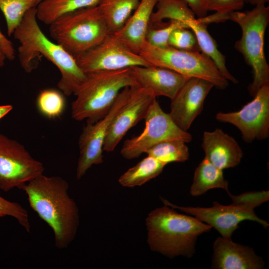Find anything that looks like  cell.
<instances>
[{"instance_id":"14","label":"cell","mask_w":269,"mask_h":269,"mask_svg":"<svg viewBox=\"0 0 269 269\" xmlns=\"http://www.w3.org/2000/svg\"><path fill=\"white\" fill-rule=\"evenodd\" d=\"M156 97L149 90L133 86L126 103L115 116L110 126L103 151H113L128 131L144 120L148 109Z\"/></svg>"},{"instance_id":"34","label":"cell","mask_w":269,"mask_h":269,"mask_svg":"<svg viewBox=\"0 0 269 269\" xmlns=\"http://www.w3.org/2000/svg\"><path fill=\"white\" fill-rule=\"evenodd\" d=\"M13 108L11 105L0 106V120L8 114Z\"/></svg>"},{"instance_id":"32","label":"cell","mask_w":269,"mask_h":269,"mask_svg":"<svg viewBox=\"0 0 269 269\" xmlns=\"http://www.w3.org/2000/svg\"><path fill=\"white\" fill-rule=\"evenodd\" d=\"M198 18L207 15L209 0H184Z\"/></svg>"},{"instance_id":"23","label":"cell","mask_w":269,"mask_h":269,"mask_svg":"<svg viewBox=\"0 0 269 269\" xmlns=\"http://www.w3.org/2000/svg\"><path fill=\"white\" fill-rule=\"evenodd\" d=\"M166 164L148 155L136 165L129 168L119 178L123 186H140L158 176Z\"/></svg>"},{"instance_id":"6","label":"cell","mask_w":269,"mask_h":269,"mask_svg":"<svg viewBox=\"0 0 269 269\" xmlns=\"http://www.w3.org/2000/svg\"><path fill=\"white\" fill-rule=\"evenodd\" d=\"M228 19L237 23L241 28L242 36L236 42L235 48L252 68L253 80L248 91L254 97L262 86L269 85V65L264 52L269 7L262 4L245 12L236 11L229 14Z\"/></svg>"},{"instance_id":"21","label":"cell","mask_w":269,"mask_h":269,"mask_svg":"<svg viewBox=\"0 0 269 269\" xmlns=\"http://www.w3.org/2000/svg\"><path fill=\"white\" fill-rule=\"evenodd\" d=\"M100 0H41L36 6L37 19L50 25L59 17L76 10L98 5Z\"/></svg>"},{"instance_id":"7","label":"cell","mask_w":269,"mask_h":269,"mask_svg":"<svg viewBox=\"0 0 269 269\" xmlns=\"http://www.w3.org/2000/svg\"><path fill=\"white\" fill-rule=\"evenodd\" d=\"M139 54L149 65L170 69L188 78L206 80L218 89H225L229 85L211 59L201 51L169 46L158 48L146 42Z\"/></svg>"},{"instance_id":"22","label":"cell","mask_w":269,"mask_h":269,"mask_svg":"<svg viewBox=\"0 0 269 269\" xmlns=\"http://www.w3.org/2000/svg\"><path fill=\"white\" fill-rule=\"evenodd\" d=\"M140 0H100L98 4L112 34L125 24Z\"/></svg>"},{"instance_id":"28","label":"cell","mask_w":269,"mask_h":269,"mask_svg":"<svg viewBox=\"0 0 269 269\" xmlns=\"http://www.w3.org/2000/svg\"><path fill=\"white\" fill-rule=\"evenodd\" d=\"M179 28H188V26L183 22L174 20H169L166 25L158 28L149 25L146 34V42L156 47H166L169 46L168 42L171 34Z\"/></svg>"},{"instance_id":"1","label":"cell","mask_w":269,"mask_h":269,"mask_svg":"<svg viewBox=\"0 0 269 269\" xmlns=\"http://www.w3.org/2000/svg\"><path fill=\"white\" fill-rule=\"evenodd\" d=\"M36 13V7L29 10L13 33L19 43L20 64L26 72L31 73L37 67L40 58L44 57L60 71L58 88L66 96L74 95L86 79V73L74 57L45 35L38 23Z\"/></svg>"},{"instance_id":"17","label":"cell","mask_w":269,"mask_h":269,"mask_svg":"<svg viewBox=\"0 0 269 269\" xmlns=\"http://www.w3.org/2000/svg\"><path fill=\"white\" fill-rule=\"evenodd\" d=\"M201 146L205 158L223 170L237 166L243 156L242 149L236 139L220 129L205 131Z\"/></svg>"},{"instance_id":"10","label":"cell","mask_w":269,"mask_h":269,"mask_svg":"<svg viewBox=\"0 0 269 269\" xmlns=\"http://www.w3.org/2000/svg\"><path fill=\"white\" fill-rule=\"evenodd\" d=\"M44 167L17 141L0 134V189L22 186L43 174Z\"/></svg>"},{"instance_id":"26","label":"cell","mask_w":269,"mask_h":269,"mask_svg":"<svg viewBox=\"0 0 269 269\" xmlns=\"http://www.w3.org/2000/svg\"><path fill=\"white\" fill-rule=\"evenodd\" d=\"M38 3V0H0V9L5 18L8 36L13 34L25 14Z\"/></svg>"},{"instance_id":"16","label":"cell","mask_w":269,"mask_h":269,"mask_svg":"<svg viewBox=\"0 0 269 269\" xmlns=\"http://www.w3.org/2000/svg\"><path fill=\"white\" fill-rule=\"evenodd\" d=\"M211 268L215 269H261L263 259L253 248L233 242L231 237H219L213 244Z\"/></svg>"},{"instance_id":"19","label":"cell","mask_w":269,"mask_h":269,"mask_svg":"<svg viewBox=\"0 0 269 269\" xmlns=\"http://www.w3.org/2000/svg\"><path fill=\"white\" fill-rule=\"evenodd\" d=\"M158 0H140L124 26L114 36L131 51L139 54L146 43V34Z\"/></svg>"},{"instance_id":"8","label":"cell","mask_w":269,"mask_h":269,"mask_svg":"<svg viewBox=\"0 0 269 269\" xmlns=\"http://www.w3.org/2000/svg\"><path fill=\"white\" fill-rule=\"evenodd\" d=\"M233 203L223 205L215 201L211 207H181L171 203L162 198L164 204L177 209L186 214L193 215L200 221L214 228L223 237H231L238 228L239 224L245 220L257 222L264 227L269 223L259 218L254 209L259 205L244 193L239 195L229 194Z\"/></svg>"},{"instance_id":"18","label":"cell","mask_w":269,"mask_h":269,"mask_svg":"<svg viewBox=\"0 0 269 269\" xmlns=\"http://www.w3.org/2000/svg\"><path fill=\"white\" fill-rule=\"evenodd\" d=\"M137 85L170 100L188 78L170 69L149 65L130 68Z\"/></svg>"},{"instance_id":"2","label":"cell","mask_w":269,"mask_h":269,"mask_svg":"<svg viewBox=\"0 0 269 269\" xmlns=\"http://www.w3.org/2000/svg\"><path fill=\"white\" fill-rule=\"evenodd\" d=\"M68 189L63 178L43 174L21 188L31 208L52 229L59 249L67 248L74 240L79 224L78 208Z\"/></svg>"},{"instance_id":"12","label":"cell","mask_w":269,"mask_h":269,"mask_svg":"<svg viewBox=\"0 0 269 269\" xmlns=\"http://www.w3.org/2000/svg\"><path fill=\"white\" fill-rule=\"evenodd\" d=\"M254 97L240 110L219 112L215 117L220 122L236 127L247 143L265 139L269 136V85L262 86Z\"/></svg>"},{"instance_id":"11","label":"cell","mask_w":269,"mask_h":269,"mask_svg":"<svg viewBox=\"0 0 269 269\" xmlns=\"http://www.w3.org/2000/svg\"><path fill=\"white\" fill-rule=\"evenodd\" d=\"M133 87V86H132ZM132 87L124 88L119 93L110 111L95 122L87 121L79 136V157L76 178L80 179L92 165L103 162V145L113 119L128 101Z\"/></svg>"},{"instance_id":"29","label":"cell","mask_w":269,"mask_h":269,"mask_svg":"<svg viewBox=\"0 0 269 269\" xmlns=\"http://www.w3.org/2000/svg\"><path fill=\"white\" fill-rule=\"evenodd\" d=\"M169 46L181 50L201 51L193 32L188 28L174 30L168 39Z\"/></svg>"},{"instance_id":"3","label":"cell","mask_w":269,"mask_h":269,"mask_svg":"<svg viewBox=\"0 0 269 269\" xmlns=\"http://www.w3.org/2000/svg\"><path fill=\"white\" fill-rule=\"evenodd\" d=\"M146 225L150 249L170 258H191L198 237L212 228L195 217L178 213L165 205L148 214Z\"/></svg>"},{"instance_id":"15","label":"cell","mask_w":269,"mask_h":269,"mask_svg":"<svg viewBox=\"0 0 269 269\" xmlns=\"http://www.w3.org/2000/svg\"><path fill=\"white\" fill-rule=\"evenodd\" d=\"M214 85L206 80L188 78L171 99L169 113L181 129L187 131L203 109L205 99Z\"/></svg>"},{"instance_id":"20","label":"cell","mask_w":269,"mask_h":269,"mask_svg":"<svg viewBox=\"0 0 269 269\" xmlns=\"http://www.w3.org/2000/svg\"><path fill=\"white\" fill-rule=\"evenodd\" d=\"M228 184V181L224 178L223 170L204 157L195 170L190 193L193 196H198L210 189L221 188L229 194Z\"/></svg>"},{"instance_id":"33","label":"cell","mask_w":269,"mask_h":269,"mask_svg":"<svg viewBox=\"0 0 269 269\" xmlns=\"http://www.w3.org/2000/svg\"><path fill=\"white\" fill-rule=\"evenodd\" d=\"M0 44L6 57L9 60H13L15 57V51L12 42L7 39L0 30Z\"/></svg>"},{"instance_id":"5","label":"cell","mask_w":269,"mask_h":269,"mask_svg":"<svg viewBox=\"0 0 269 269\" xmlns=\"http://www.w3.org/2000/svg\"><path fill=\"white\" fill-rule=\"evenodd\" d=\"M49 32L56 43L75 58L112 34L98 5L62 15L50 24Z\"/></svg>"},{"instance_id":"25","label":"cell","mask_w":269,"mask_h":269,"mask_svg":"<svg viewBox=\"0 0 269 269\" xmlns=\"http://www.w3.org/2000/svg\"><path fill=\"white\" fill-rule=\"evenodd\" d=\"M186 143L179 139L160 142L149 148L145 153L167 164L173 162H183L189 157Z\"/></svg>"},{"instance_id":"27","label":"cell","mask_w":269,"mask_h":269,"mask_svg":"<svg viewBox=\"0 0 269 269\" xmlns=\"http://www.w3.org/2000/svg\"><path fill=\"white\" fill-rule=\"evenodd\" d=\"M36 105L41 114L48 119H54L63 113L66 101L61 92L56 89H47L39 93Z\"/></svg>"},{"instance_id":"37","label":"cell","mask_w":269,"mask_h":269,"mask_svg":"<svg viewBox=\"0 0 269 269\" xmlns=\"http://www.w3.org/2000/svg\"><path fill=\"white\" fill-rule=\"evenodd\" d=\"M41 0H38L39 2Z\"/></svg>"},{"instance_id":"31","label":"cell","mask_w":269,"mask_h":269,"mask_svg":"<svg viewBox=\"0 0 269 269\" xmlns=\"http://www.w3.org/2000/svg\"><path fill=\"white\" fill-rule=\"evenodd\" d=\"M245 2V0H209L208 9L229 16L230 13L242 9Z\"/></svg>"},{"instance_id":"9","label":"cell","mask_w":269,"mask_h":269,"mask_svg":"<svg viewBox=\"0 0 269 269\" xmlns=\"http://www.w3.org/2000/svg\"><path fill=\"white\" fill-rule=\"evenodd\" d=\"M144 120L143 131L124 142L121 154L126 159L137 158L154 145L165 140L179 139L188 143L192 139L189 133L178 127L169 114L163 111L156 98L151 102Z\"/></svg>"},{"instance_id":"13","label":"cell","mask_w":269,"mask_h":269,"mask_svg":"<svg viewBox=\"0 0 269 269\" xmlns=\"http://www.w3.org/2000/svg\"><path fill=\"white\" fill-rule=\"evenodd\" d=\"M75 59L85 73L149 65L139 54L126 47L113 34Z\"/></svg>"},{"instance_id":"36","label":"cell","mask_w":269,"mask_h":269,"mask_svg":"<svg viewBox=\"0 0 269 269\" xmlns=\"http://www.w3.org/2000/svg\"><path fill=\"white\" fill-rule=\"evenodd\" d=\"M5 59L6 57L0 44V67H2L4 65Z\"/></svg>"},{"instance_id":"35","label":"cell","mask_w":269,"mask_h":269,"mask_svg":"<svg viewBox=\"0 0 269 269\" xmlns=\"http://www.w3.org/2000/svg\"><path fill=\"white\" fill-rule=\"evenodd\" d=\"M269 0H245V2L250 3L254 5L265 4Z\"/></svg>"},{"instance_id":"30","label":"cell","mask_w":269,"mask_h":269,"mask_svg":"<svg viewBox=\"0 0 269 269\" xmlns=\"http://www.w3.org/2000/svg\"><path fill=\"white\" fill-rule=\"evenodd\" d=\"M10 216L30 233V224L27 211L19 203L9 201L0 196V218Z\"/></svg>"},{"instance_id":"24","label":"cell","mask_w":269,"mask_h":269,"mask_svg":"<svg viewBox=\"0 0 269 269\" xmlns=\"http://www.w3.org/2000/svg\"><path fill=\"white\" fill-rule=\"evenodd\" d=\"M155 6L156 10L151 15L150 24L161 23L163 20L168 19L183 22L187 25L188 21L196 18L195 14L184 0H158Z\"/></svg>"},{"instance_id":"4","label":"cell","mask_w":269,"mask_h":269,"mask_svg":"<svg viewBox=\"0 0 269 269\" xmlns=\"http://www.w3.org/2000/svg\"><path fill=\"white\" fill-rule=\"evenodd\" d=\"M138 86L130 68L86 73L72 102L71 115L78 121L95 122L111 109L120 92L125 88Z\"/></svg>"}]
</instances>
